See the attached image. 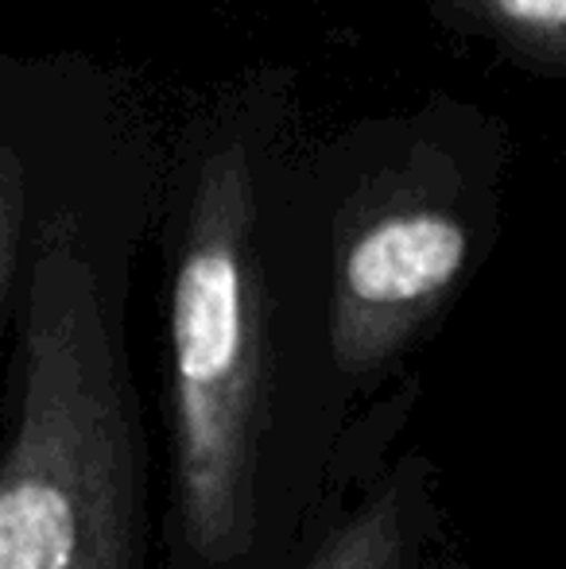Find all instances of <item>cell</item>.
I'll use <instances>...</instances> for the list:
<instances>
[{
  "mask_svg": "<svg viewBox=\"0 0 566 569\" xmlns=\"http://www.w3.org/2000/svg\"><path fill=\"white\" fill-rule=\"evenodd\" d=\"M148 446L70 213L43 226L0 446V569H148Z\"/></svg>",
  "mask_w": 566,
  "mask_h": 569,
  "instance_id": "cell-1",
  "label": "cell"
},
{
  "mask_svg": "<svg viewBox=\"0 0 566 569\" xmlns=\"http://www.w3.org/2000/svg\"><path fill=\"white\" fill-rule=\"evenodd\" d=\"M167 345L171 566L257 569L280 396L241 148L202 167L171 283Z\"/></svg>",
  "mask_w": 566,
  "mask_h": 569,
  "instance_id": "cell-2",
  "label": "cell"
},
{
  "mask_svg": "<svg viewBox=\"0 0 566 569\" xmlns=\"http://www.w3.org/2000/svg\"><path fill=\"white\" fill-rule=\"evenodd\" d=\"M469 260V232L443 210H393L341 244L330 357L346 380L393 365L443 307Z\"/></svg>",
  "mask_w": 566,
  "mask_h": 569,
  "instance_id": "cell-3",
  "label": "cell"
},
{
  "mask_svg": "<svg viewBox=\"0 0 566 569\" xmlns=\"http://www.w3.org/2000/svg\"><path fill=\"white\" fill-rule=\"evenodd\" d=\"M299 569H466L419 453L369 472L310 539Z\"/></svg>",
  "mask_w": 566,
  "mask_h": 569,
  "instance_id": "cell-4",
  "label": "cell"
},
{
  "mask_svg": "<svg viewBox=\"0 0 566 569\" xmlns=\"http://www.w3.org/2000/svg\"><path fill=\"white\" fill-rule=\"evenodd\" d=\"M23 167L12 148L0 143V302L16 276V256H20L23 237Z\"/></svg>",
  "mask_w": 566,
  "mask_h": 569,
  "instance_id": "cell-5",
  "label": "cell"
},
{
  "mask_svg": "<svg viewBox=\"0 0 566 569\" xmlns=\"http://www.w3.org/2000/svg\"><path fill=\"white\" fill-rule=\"evenodd\" d=\"M485 12L505 28L520 31L532 43H547L559 51L563 23H566V0H477Z\"/></svg>",
  "mask_w": 566,
  "mask_h": 569,
  "instance_id": "cell-6",
  "label": "cell"
}]
</instances>
